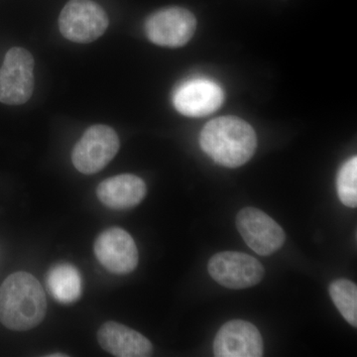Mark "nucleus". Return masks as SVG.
I'll use <instances>...</instances> for the list:
<instances>
[{"label": "nucleus", "mask_w": 357, "mask_h": 357, "mask_svg": "<svg viewBox=\"0 0 357 357\" xmlns=\"http://www.w3.org/2000/svg\"><path fill=\"white\" fill-rule=\"evenodd\" d=\"M208 273L220 285L229 289H245L257 285L264 277V267L252 256L237 251H225L208 261Z\"/></svg>", "instance_id": "0eeeda50"}, {"label": "nucleus", "mask_w": 357, "mask_h": 357, "mask_svg": "<svg viewBox=\"0 0 357 357\" xmlns=\"http://www.w3.org/2000/svg\"><path fill=\"white\" fill-rule=\"evenodd\" d=\"M121 142L114 128L96 124L84 131L73 149L72 161L79 172L93 175L105 168L119 152Z\"/></svg>", "instance_id": "20e7f679"}, {"label": "nucleus", "mask_w": 357, "mask_h": 357, "mask_svg": "<svg viewBox=\"0 0 357 357\" xmlns=\"http://www.w3.org/2000/svg\"><path fill=\"white\" fill-rule=\"evenodd\" d=\"M51 357H60V356H65V354H51V356H49Z\"/></svg>", "instance_id": "f3484780"}, {"label": "nucleus", "mask_w": 357, "mask_h": 357, "mask_svg": "<svg viewBox=\"0 0 357 357\" xmlns=\"http://www.w3.org/2000/svg\"><path fill=\"white\" fill-rule=\"evenodd\" d=\"M197 20L183 7H167L147 18L145 33L152 43L169 48H178L194 36Z\"/></svg>", "instance_id": "423d86ee"}, {"label": "nucleus", "mask_w": 357, "mask_h": 357, "mask_svg": "<svg viewBox=\"0 0 357 357\" xmlns=\"http://www.w3.org/2000/svg\"><path fill=\"white\" fill-rule=\"evenodd\" d=\"M95 255L105 269L117 275L131 273L138 265L137 246L132 236L119 227L100 234L95 243Z\"/></svg>", "instance_id": "1a4fd4ad"}, {"label": "nucleus", "mask_w": 357, "mask_h": 357, "mask_svg": "<svg viewBox=\"0 0 357 357\" xmlns=\"http://www.w3.org/2000/svg\"><path fill=\"white\" fill-rule=\"evenodd\" d=\"M213 352L218 357H261L264 352L261 333L249 321H230L218 331Z\"/></svg>", "instance_id": "9b49d317"}, {"label": "nucleus", "mask_w": 357, "mask_h": 357, "mask_svg": "<svg viewBox=\"0 0 357 357\" xmlns=\"http://www.w3.org/2000/svg\"><path fill=\"white\" fill-rule=\"evenodd\" d=\"M46 312V296L32 274L16 272L2 283L0 321L9 330H31L43 321Z\"/></svg>", "instance_id": "f03ea898"}, {"label": "nucleus", "mask_w": 357, "mask_h": 357, "mask_svg": "<svg viewBox=\"0 0 357 357\" xmlns=\"http://www.w3.org/2000/svg\"><path fill=\"white\" fill-rule=\"evenodd\" d=\"M236 227L248 248L261 256L273 255L285 243L283 229L258 208H245L239 211Z\"/></svg>", "instance_id": "6e6552de"}, {"label": "nucleus", "mask_w": 357, "mask_h": 357, "mask_svg": "<svg viewBox=\"0 0 357 357\" xmlns=\"http://www.w3.org/2000/svg\"><path fill=\"white\" fill-rule=\"evenodd\" d=\"M34 58L26 49L14 47L7 52L0 68V102L20 105L34 91Z\"/></svg>", "instance_id": "39448f33"}, {"label": "nucleus", "mask_w": 357, "mask_h": 357, "mask_svg": "<svg viewBox=\"0 0 357 357\" xmlns=\"http://www.w3.org/2000/svg\"><path fill=\"white\" fill-rule=\"evenodd\" d=\"M109 24L105 9L93 0H70L59 17L63 36L79 44L96 41L105 34Z\"/></svg>", "instance_id": "7ed1b4c3"}, {"label": "nucleus", "mask_w": 357, "mask_h": 357, "mask_svg": "<svg viewBox=\"0 0 357 357\" xmlns=\"http://www.w3.org/2000/svg\"><path fill=\"white\" fill-rule=\"evenodd\" d=\"M337 191L338 198L344 206H357V158L352 157L345 162L337 174Z\"/></svg>", "instance_id": "dca6fc26"}, {"label": "nucleus", "mask_w": 357, "mask_h": 357, "mask_svg": "<svg viewBox=\"0 0 357 357\" xmlns=\"http://www.w3.org/2000/svg\"><path fill=\"white\" fill-rule=\"evenodd\" d=\"M330 295L333 304L342 314L345 321L357 326V287L354 282L338 279L330 286Z\"/></svg>", "instance_id": "2eb2a0df"}, {"label": "nucleus", "mask_w": 357, "mask_h": 357, "mask_svg": "<svg viewBox=\"0 0 357 357\" xmlns=\"http://www.w3.org/2000/svg\"><path fill=\"white\" fill-rule=\"evenodd\" d=\"M47 287L54 299L61 304H73L82 296L83 281L76 267L61 263L49 270Z\"/></svg>", "instance_id": "4468645a"}, {"label": "nucleus", "mask_w": 357, "mask_h": 357, "mask_svg": "<svg viewBox=\"0 0 357 357\" xmlns=\"http://www.w3.org/2000/svg\"><path fill=\"white\" fill-rule=\"evenodd\" d=\"M98 340L114 356L147 357L153 352V345L147 337L116 321L103 324L98 330Z\"/></svg>", "instance_id": "f8f14e48"}, {"label": "nucleus", "mask_w": 357, "mask_h": 357, "mask_svg": "<svg viewBox=\"0 0 357 357\" xmlns=\"http://www.w3.org/2000/svg\"><path fill=\"white\" fill-rule=\"evenodd\" d=\"M225 100L220 84L206 77H196L181 84L173 96V103L180 114L189 117H203L217 112Z\"/></svg>", "instance_id": "9d476101"}, {"label": "nucleus", "mask_w": 357, "mask_h": 357, "mask_svg": "<svg viewBox=\"0 0 357 357\" xmlns=\"http://www.w3.org/2000/svg\"><path fill=\"white\" fill-rule=\"evenodd\" d=\"M144 181L131 174L107 178L96 189L98 198L112 210H128L139 204L146 196Z\"/></svg>", "instance_id": "ddd939ff"}, {"label": "nucleus", "mask_w": 357, "mask_h": 357, "mask_svg": "<svg viewBox=\"0 0 357 357\" xmlns=\"http://www.w3.org/2000/svg\"><path fill=\"white\" fill-rule=\"evenodd\" d=\"M199 144L218 165L238 168L252 158L257 136L248 122L236 116H220L204 126Z\"/></svg>", "instance_id": "f257e3e1"}]
</instances>
